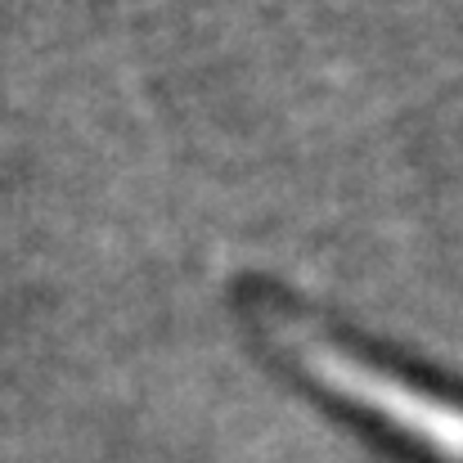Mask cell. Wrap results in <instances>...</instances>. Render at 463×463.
I'll use <instances>...</instances> for the list:
<instances>
[{"label":"cell","instance_id":"6da1fadb","mask_svg":"<svg viewBox=\"0 0 463 463\" xmlns=\"http://www.w3.org/2000/svg\"><path fill=\"white\" fill-rule=\"evenodd\" d=\"M234 310L252 342L324 405L369 423L428 463H463V387L405 351L373 342L266 275L234 284Z\"/></svg>","mask_w":463,"mask_h":463}]
</instances>
